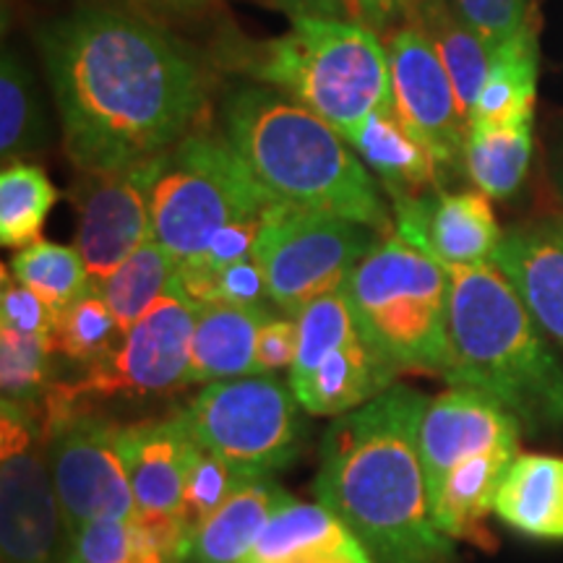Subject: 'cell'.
<instances>
[{
    "mask_svg": "<svg viewBox=\"0 0 563 563\" xmlns=\"http://www.w3.org/2000/svg\"><path fill=\"white\" fill-rule=\"evenodd\" d=\"M290 501L272 475L251 477L194 534L186 563H243L269 519Z\"/></svg>",
    "mask_w": 563,
    "mask_h": 563,
    "instance_id": "7402d4cb",
    "label": "cell"
},
{
    "mask_svg": "<svg viewBox=\"0 0 563 563\" xmlns=\"http://www.w3.org/2000/svg\"><path fill=\"white\" fill-rule=\"evenodd\" d=\"M55 311L30 287L11 279L9 269L3 272V290H0V327L13 329L19 334L51 336Z\"/></svg>",
    "mask_w": 563,
    "mask_h": 563,
    "instance_id": "f35d334b",
    "label": "cell"
},
{
    "mask_svg": "<svg viewBox=\"0 0 563 563\" xmlns=\"http://www.w3.org/2000/svg\"><path fill=\"white\" fill-rule=\"evenodd\" d=\"M496 514L530 538L563 540V456H514L498 488Z\"/></svg>",
    "mask_w": 563,
    "mask_h": 563,
    "instance_id": "cb8c5ba5",
    "label": "cell"
},
{
    "mask_svg": "<svg viewBox=\"0 0 563 563\" xmlns=\"http://www.w3.org/2000/svg\"><path fill=\"white\" fill-rule=\"evenodd\" d=\"M199 308L175 285L141 316L108 357L84 368L76 382L51 386L42 402L76 412H100L110 402L170 397L188 386L191 340Z\"/></svg>",
    "mask_w": 563,
    "mask_h": 563,
    "instance_id": "9c48e42d",
    "label": "cell"
},
{
    "mask_svg": "<svg viewBox=\"0 0 563 563\" xmlns=\"http://www.w3.org/2000/svg\"><path fill=\"white\" fill-rule=\"evenodd\" d=\"M51 344L45 336L0 327V391L3 402L40 405L51 391Z\"/></svg>",
    "mask_w": 563,
    "mask_h": 563,
    "instance_id": "e575fe53",
    "label": "cell"
},
{
    "mask_svg": "<svg viewBox=\"0 0 563 563\" xmlns=\"http://www.w3.org/2000/svg\"><path fill=\"white\" fill-rule=\"evenodd\" d=\"M162 3H173V5H199V3H207V0H162Z\"/></svg>",
    "mask_w": 563,
    "mask_h": 563,
    "instance_id": "ee69618b",
    "label": "cell"
},
{
    "mask_svg": "<svg viewBox=\"0 0 563 563\" xmlns=\"http://www.w3.org/2000/svg\"><path fill=\"white\" fill-rule=\"evenodd\" d=\"M37 45L63 146L79 173L144 165L199 131L209 104L207 74L186 45L144 13L79 5L47 21Z\"/></svg>",
    "mask_w": 563,
    "mask_h": 563,
    "instance_id": "6da1fadb",
    "label": "cell"
},
{
    "mask_svg": "<svg viewBox=\"0 0 563 563\" xmlns=\"http://www.w3.org/2000/svg\"><path fill=\"white\" fill-rule=\"evenodd\" d=\"M532 162V123L470 125L464 173L488 199L519 191Z\"/></svg>",
    "mask_w": 563,
    "mask_h": 563,
    "instance_id": "f1b7e54d",
    "label": "cell"
},
{
    "mask_svg": "<svg viewBox=\"0 0 563 563\" xmlns=\"http://www.w3.org/2000/svg\"><path fill=\"white\" fill-rule=\"evenodd\" d=\"M540 323L563 347V217L514 224L490 258Z\"/></svg>",
    "mask_w": 563,
    "mask_h": 563,
    "instance_id": "e0dca14e",
    "label": "cell"
},
{
    "mask_svg": "<svg viewBox=\"0 0 563 563\" xmlns=\"http://www.w3.org/2000/svg\"><path fill=\"white\" fill-rule=\"evenodd\" d=\"M277 3L295 16H316V19H347V0H277Z\"/></svg>",
    "mask_w": 563,
    "mask_h": 563,
    "instance_id": "b9f144b4",
    "label": "cell"
},
{
    "mask_svg": "<svg viewBox=\"0 0 563 563\" xmlns=\"http://www.w3.org/2000/svg\"><path fill=\"white\" fill-rule=\"evenodd\" d=\"M243 563H373V559L327 506L292 498L269 519Z\"/></svg>",
    "mask_w": 563,
    "mask_h": 563,
    "instance_id": "ffe728a7",
    "label": "cell"
},
{
    "mask_svg": "<svg viewBox=\"0 0 563 563\" xmlns=\"http://www.w3.org/2000/svg\"><path fill=\"white\" fill-rule=\"evenodd\" d=\"M410 26H418L433 42L435 53L454 84L462 118L470 129L475 102L490 70V51L446 0H426Z\"/></svg>",
    "mask_w": 563,
    "mask_h": 563,
    "instance_id": "4316f807",
    "label": "cell"
},
{
    "mask_svg": "<svg viewBox=\"0 0 563 563\" xmlns=\"http://www.w3.org/2000/svg\"><path fill=\"white\" fill-rule=\"evenodd\" d=\"M352 321L373 352L397 371L443 376L449 365V269L386 235L355 266L342 290Z\"/></svg>",
    "mask_w": 563,
    "mask_h": 563,
    "instance_id": "8992f818",
    "label": "cell"
},
{
    "mask_svg": "<svg viewBox=\"0 0 563 563\" xmlns=\"http://www.w3.org/2000/svg\"><path fill=\"white\" fill-rule=\"evenodd\" d=\"M397 373L357 332L311 371L290 378V389L308 415L340 418L391 389Z\"/></svg>",
    "mask_w": 563,
    "mask_h": 563,
    "instance_id": "d6986e66",
    "label": "cell"
},
{
    "mask_svg": "<svg viewBox=\"0 0 563 563\" xmlns=\"http://www.w3.org/2000/svg\"><path fill=\"white\" fill-rule=\"evenodd\" d=\"M194 449V435L178 412L123 426L121 454L136 509L178 514Z\"/></svg>",
    "mask_w": 563,
    "mask_h": 563,
    "instance_id": "ac0fdd59",
    "label": "cell"
},
{
    "mask_svg": "<svg viewBox=\"0 0 563 563\" xmlns=\"http://www.w3.org/2000/svg\"><path fill=\"white\" fill-rule=\"evenodd\" d=\"M511 452L481 454L460 462L443 481L439 496L433 498V522L449 540H470L488 545L485 517L496 511V496L501 481L514 462Z\"/></svg>",
    "mask_w": 563,
    "mask_h": 563,
    "instance_id": "d4e9b609",
    "label": "cell"
},
{
    "mask_svg": "<svg viewBox=\"0 0 563 563\" xmlns=\"http://www.w3.org/2000/svg\"><path fill=\"white\" fill-rule=\"evenodd\" d=\"M162 157L123 170L81 173L70 188L68 196L79 211L76 249L95 287H102V282L152 238L150 199Z\"/></svg>",
    "mask_w": 563,
    "mask_h": 563,
    "instance_id": "4fadbf2b",
    "label": "cell"
},
{
    "mask_svg": "<svg viewBox=\"0 0 563 563\" xmlns=\"http://www.w3.org/2000/svg\"><path fill=\"white\" fill-rule=\"evenodd\" d=\"M295 355H298V321L282 319V316L264 321L256 342L258 373L274 376L279 371H290Z\"/></svg>",
    "mask_w": 563,
    "mask_h": 563,
    "instance_id": "ab89813d",
    "label": "cell"
},
{
    "mask_svg": "<svg viewBox=\"0 0 563 563\" xmlns=\"http://www.w3.org/2000/svg\"><path fill=\"white\" fill-rule=\"evenodd\" d=\"M123 332L112 316L100 287L91 285L81 298L55 313L53 332L47 336L53 355L79 363L84 368L108 357L123 342Z\"/></svg>",
    "mask_w": 563,
    "mask_h": 563,
    "instance_id": "4dcf8cb0",
    "label": "cell"
},
{
    "mask_svg": "<svg viewBox=\"0 0 563 563\" xmlns=\"http://www.w3.org/2000/svg\"><path fill=\"white\" fill-rule=\"evenodd\" d=\"M391 68L394 104L420 133L439 162L441 180L464 167L467 121L462 118L454 84L435 53L433 42L418 26H399L386 42Z\"/></svg>",
    "mask_w": 563,
    "mask_h": 563,
    "instance_id": "5bb4252c",
    "label": "cell"
},
{
    "mask_svg": "<svg viewBox=\"0 0 563 563\" xmlns=\"http://www.w3.org/2000/svg\"><path fill=\"white\" fill-rule=\"evenodd\" d=\"M133 563H186L191 534L178 514L136 509L129 519Z\"/></svg>",
    "mask_w": 563,
    "mask_h": 563,
    "instance_id": "d590c367",
    "label": "cell"
},
{
    "mask_svg": "<svg viewBox=\"0 0 563 563\" xmlns=\"http://www.w3.org/2000/svg\"><path fill=\"white\" fill-rule=\"evenodd\" d=\"M548 173H551L555 194H559L563 201V121L555 125L551 146H548Z\"/></svg>",
    "mask_w": 563,
    "mask_h": 563,
    "instance_id": "7bdbcfd3",
    "label": "cell"
},
{
    "mask_svg": "<svg viewBox=\"0 0 563 563\" xmlns=\"http://www.w3.org/2000/svg\"><path fill=\"white\" fill-rule=\"evenodd\" d=\"M178 262L165 245L150 238L102 282L100 292L123 334H129L150 308L167 292Z\"/></svg>",
    "mask_w": 563,
    "mask_h": 563,
    "instance_id": "f546056e",
    "label": "cell"
},
{
    "mask_svg": "<svg viewBox=\"0 0 563 563\" xmlns=\"http://www.w3.org/2000/svg\"><path fill=\"white\" fill-rule=\"evenodd\" d=\"M68 563H133L129 522L95 519L70 534Z\"/></svg>",
    "mask_w": 563,
    "mask_h": 563,
    "instance_id": "74e56055",
    "label": "cell"
},
{
    "mask_svg": "<svg viewBox=\"0 0 563 563\" xmlns=\"http://www.w3.org/2000/svg\"><path fill=\"white\" fill-rule=\"evenodd\" d=\"M251 477L258 475L241 473V470L232 467L230 462H224L220 454L209 452L201 443H196L178 506V517L188 534H191V540L194 534L207 525L211 514L220 509L232 493L241 488L243 483H249Z\"/></svg>",
    "mask_w": 563,
    "mask_h": 563,
    "instance_id": "836d02e7",
    "label": "cell"
},
{
    "mask_svg": "<svg viewBox=\"0 0 563 563\" xmlns=\"http://www.w3.org/2000/svg\"><path fill=\"white\" fill-rule=\"evenodd\" d=\"M51 144V125L32 68L16 51H3L0 63V157L3 165L37 157Z\"/></svg>",
    "mask_w": 563,
    "mask_h": 563,
    "instance_id": "83f0119b",
    "label": "cell"
},
{
    "mask_svg": "<svg viewBox=\"0 0 563 563\" xmlns=\"http://www.w3.org/2000/svg\"><path fill=\"white\" fill-rule=\"evenodd\" d=\"M426 0H347L352 21L382 34L397 32L399 26H410Z\"/></svg>",
    "mask_w": 563,
    "mask_h": 563,
    "instance_id": "60d3db41",
    "label": "cell"
},
{
    "mask_svg": "<svg viewBox=\"0 0 563 563\" xmlns=\"http://www.w3.org/2000/svg\"><path fill=\"white\" fill-rule=\"evenodd\" d=\"M224 136L277 201L329 211L389 235L384 186L319 115L277 89L238 87L222 104Z\"/></svg>",
    "mask_w": 563,
    "mask_h": 563,
    "instance_id": "277c9868",
    "label": "cell"
},
{
    "mask_svg": "<svg viewBox=\"0 0 563 563\" xmlns=\"http://www.w3.org/2000/svg\"><path fill=\"white\" fill-rule=\"evenodd\" d=\"M452 3L490 55L530 24V0H452Z\"/></svg>",
    "mask_w": 563,
    "mask_h": 563,
    "instance_id": "8d00e7d4",
    "label": "cell"
},
{
    "mask_svg": "<svg viewBox=\"0 0 563 563\" xmlns=\"http://www.w3.org/2000/svg\"><path fill=\"white\" fill-rule=\"evenodd\" d=\"M538 97V32L525 26L490 55V70L477 97L470 125L532 123Z\"/></svg>",
    "mask_w": 563,
    "mask_h": 563,
    "instance_id": "484cf974",
    "label": "cell"
},
{
    "mask_svg": "<svg viewBox=\"0 0 563 563\" xmlns=\"http://www.w3.org/2000/svg\"><path fill=\"white\" fill-rule=\"evenodd\" d=\"M0 548L3 563H68L70 534L47 464L42 402H3Z\"/></svg>",
    "mask_w": 563,
    "mask_h": 563,
    "instance_id": "8fae6325",
    "label": "cell"
},
{
    "mask_svg": "<svg viewBox=\"0 0 563 563\" xmlns=\"http://www.w3.org/2000/svg\"><path fill=\"white\" fill-rule=\"evenodd\" d=\"M428 399L405 384L340 415L321 441L313 490L373 563H449L452 540L433 522L420 426Z\"/></svg>",
    "mask_w": 563,
    "mask_h": 563,
    "instance_id": "7a4b0ae2",
    "label": "cell"
},
{
    "mask_svg": "<svg viewBox=\"0 0 563 563\" xmlns=\"http://www.w3.org/2000/svg\"><path fill=\"white\" fill-rule=\"evenodd\" d=\"M522 433L517 418L485 391L452 386L439 394L428 402L420 426V460L431 504L456 464L493 452L519 454Z\"/></svg>",
    "mask_w": 563,
    "mask_h": 563,
    "instance_id": "2e32d148",
    "label": "cell"
},
{
    "mask_svg": "<svg viewBox=\"0 0 563 563\" xmlns=\"http://www.w3.org/2000/svg\"><path fill=\"white\" fill-rule=\"evenodd\" d=\"M394 235L449 266L488 264L501 243L488 196L481 191L449 194L428 188L420 194L389 191Z\"/></svg>",
    "mask_w": 563,
    "mask_h": 563,
    "instance_id": "9a60e30c",
    "label": "cell"
},
{
    "mask_svg": "<svg viewBox=\"0 0 563 563\" xmlns=\"http://www.w3.org/2000/svg\"><path fill=\"white\" fill-rule=\"evenodd\" d=\"M272 201L228 136L194 131L162 157L150 199L152 238L183 264L228 224L262 217Z\"/></svg>",
    "mask_w": 563,
    "mask_h": 563,
    "instance_id": "52a82bcc",
    "label": "cell"
},
{
    "mask_svg": "<svg viewBox=\"0 0 563 563\" xmlns=\"http://www.w3.org/2000/svg\"><path fill=\"white\" fill-rule=\"evenodd\" d=\"M58 188L37 165H9L0 173V243L26 249L40 241Z\"/></svg>",
    "mask_w": 563,
    "mask_h": 563,
    "instance_id": "1f68e13d",
    "label": "cell"
},
{
    "mask_svg": "<svg viewBox=\"0 0 563 563\" xmlns=\"http://www.w3.org/2000/svg\"><path fill=\"white\" fill-rule=\"evenodd\" d=\"M347 144L382 178L384 194H420L443 186L431 146L399 115L397 104L371 112Z\"/></svg>",
    "mask_w": 563,
    "mask_h": 563,
    "instance_id": "44dd1931",
    "label": "cell"
},
{
    "mask_svg": "<svg viewBox=\"0 0 563 563\" xmlns=\"http://www.w3.org/2000/svg\"><path fill=\"white\" fill-rule=\"evenodd\" d=\"M249 70L319 115L344 141L371 112L394 104L389 53L376 32L350 19H290V30L266 42Z\"/></svg>",
    "mask_w": 563,
    "mask_h": 563,
    "instance_id": "5b68a950",
    "label": "cell"
},
{
    "mask_svg": "<svg viewBox=\"0 0 563 563\" xmlns=\"http://www.w3.org/2000/svg\"><path fill=\"white\" fill-rule=\"evenodd\" d=\"M274 311L238 306H203L196 316L188 386L217 384L258 373L256 342Z\"/></svg>",
    "mask_w": 563,
    "mask_h": 563,
    "instance_id": "603a6c76",
    "label": "cell"
},
{
    "mask_svg": "<svg viewBox=\"0 0 563 563\" xmlns=\"http://www.w3.org/2000/svg\"><path fill=\"white\" fill-rule=\"evenodd\" d=\"M13 279L40 295L55 313L70 306L91 287L87 264L79 249L53 241H40L19 249L11 258Z\"/></svg>",
    "mask_w": 563,
    "mask_h": 563,
    "instance_id": "d6a6232c",
    "label": "cell"
},
{
    "mask_svg": "<svg viewBox=\"0 0 563 563\" xmlns=\"http://www.w3.org/2000/svg\"><path fill=\"white\" fill-rule=\"evenodd\" d=\"M188 433L245 475H274L298 460L300 402L269 373L207 384L178 410Z\"/></svg>",
    "mask_w": 563,
    "mask_h": 563,
    "instance_id": "30bf717a",
    "label": "cell"
},
{
    "mask_svg": "<svg viewBox=\"0 0 563 563\" xmlns=\"http://www.w3.org/2000/svg\"><path fill=\"white\" fill-rule=\"evenodd\" d=\"M449 386L498 399L525 433L563 428V365L498 266H449Z\"/></svg>",
    "mask_w": 563,
    "mask_h": 563,
    "instance_id": "3957f363",
    "label": "cell"
},
{
    "mask_svg": "<svg viewBox=\"0 0 563 563\" xmlns=\"http://www.w3.org/2000/svg\"><path fill=\"white\" fill-rule=\"evenodd\" d=\"M47 464L68 534L95 519H123L136 511L121 454V431L102 412H76L42 402Z\"/></svg>",
    "mask_w": 563,
    "mask_h": 563,
    "instance_id": "7c38bea8",
    "label": "cell"
},
{
    "mask_svg": "<svg viewBox=\"0 0 563 563\" xmlns=\"http://www.w3.org/2000/svg\"><path fill=\"white\" fill-rule=\"evenodd\" d=\"M382 238L347 217L274 199L262 217L253 258L262 266L274 306L298 316L313 300L342 292Z\"/></svg>",
    "mask_w": 563,
    "mask_h": 563,
    "instance_id": "ba28073f",
    "label": "cell"
}]
</instances>
